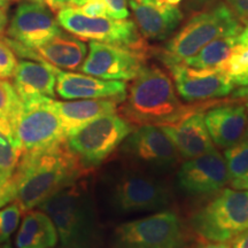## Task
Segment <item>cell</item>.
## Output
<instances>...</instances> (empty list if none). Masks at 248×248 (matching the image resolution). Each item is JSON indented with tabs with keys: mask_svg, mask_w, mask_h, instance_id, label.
I'll return each instance as SVG.
<instances>
[{
	"mask_svg": "<svg viewBox=\"0 0 248 248\" xmlns=\"http://www.w3.org/2000/svg\"><path fill=\"white\" fill-rule=\"evenodd\" d=\"M219 69L230 77L238 76L248 70V46L237 43Z\"/></svg>",
	"mask_w": 248,
	"mask_h": 248,
	"instance_id": "f1b7e54d",
	"label": "cell"
},
{
	"mask_svg": "<svg viewBox=\"0 0 248 248\" xmlns=\"http://www.w3.org/2000/svg\"><path fill=\"white\" fill-rule=\"evenodd\" d=\"M13 79L14 88L22 101L38 97L54 98L57 75L54 67L47 62L20 61Z\"/></svg>",
	"mask_w": 248,
	"mask_h": 248,
	"instance_id": "44dd1931",
	"label": "cell"
},
{
	"mask_svg": "<svg viewBox=\"0 0 248 248\" xmlns=\"http://www.w3.org/2000/svg\"><path fill=\"white\" fill-rule=\"evenodd\" d=\"M37 208L47 214L58 232L59 248H100L102 232L92 195L73 184Z\"/></svg>",
	"mask_w": 248,
	"mask_h": 248,
	"instance_id": "3957f363",
	"label": "cell"
},
{
	"mask_svg": "<svg viewBox=\"0 0 248 248\" xmlns=\"http://www.w3.org/2000/svg\"><path fill=\"white\" fill-rule=\"evenodd\" d=\"M193 248H231L230 241H206L198 244Z\"/></svg>",
	"mask_w": 248,
	"mask_h": 248,
	"instance_id": "d590c367",
	"label": "cell"
},
{
	"mask_svg": "<svg viewBox=\"0 0 248 248\" xmlns=\"http://www.w3.org/2000/svg\"><path fill=\"white\" fill-rule=\"evenodd\" d=\"M88 55V45L76 36L61 31L44 45L33 49V60L44 61L59 69L77 70Z\"/></svg>",
	"mask_w": 248,
	"mask_h": 248,
	"instance_id": "7402d4cb",
	"label": "cell"
},
{
	"mask_svg": "<svg viewBox=\"0 0 248 248\" xmlns=\"http://www.w3.org/2000/svg\"><path fill=\"white\" fill-rule=\"evenodd\" d=\"M147 54L124 46L91 42L89 53L79 67L86 75L107 80H132L145 66Z\"/></svg>",
	"mask_w": 248,
	"mask_h": 248,
	"instance_id": "7c38bea8",
	"label": "cell"
},
{
	"mask_svg": "<svg viewBox=\"0 0 248 248\" xmlns=\"http://www.w3.org/2000/svg\"><path fill=\"white\" fill-rule=\"evenodd\" d=\"M121 154L136 168L161 172L173 168L181 161L177 148L156 125H141L133 129L121 144Z\"/></svg>",
	"mask_w": 248,
	"mask_h": 248,
	"instance_id": "8fae6325",
	"label": "cell"
},
{
	"mask_svg": "<svg viewBox=\"0 0 248 248\" xmlns=\"http://www.w3.org/2000/svg\"><path fill=\"white\" fill-rule=\"evenodd\" d=\"M129 5L141 36L150 40L167 39L177 29L184 17L178 6L162 0L154 4H140L136 0H130Z\"/></svg>",
	"mask_w": 248,
	"mask_h": 248,
	"instance_id": "d6986e66",
	"label": "cell"
},
{
	"mask_svg": "<svg viewBox=\"0 0 248 248\" xmlns=\"http://www.w3.org/2000/svg\"><path fill=\"white\" fill-rule=\"evenodd\" d=\"M231 79L234 86H248V70L240 75L231 77Z\"/></svg>",
	"mask_w": 248,
	"mask_h": 248,
	"instance_id": "ab89813d",
	"label": "cell"
},
{
	"mask_svg": "<svg viewBox=\"0 0 248 248\" xmlns=\"http://www.w3.org/2000/svg\"><path fill=\"white\" fill-rule=\"evenodd\" d=\"M238 36L218 37L203 46L198 53L185 59L181 63L198 69L219 68L230 55L233 46L237 44Z\"/></svg>",
	"mask_w": 248,
	"mask_h": 248,
	"instance_id": "d4e9b609",
	"label": "cell"
},
{
	"mask_svg": "<svg viewBox=\"0 0 248 248\" xmlns=\"http://www.w3.org/2000/svg\"><path fill=\"white\" fill-rule=\"evenodd\" d=\"M133 130L131 123L116 114L92 121L66 138V145L83 169L106 161Z\"/></svg>",
	"mask_w": 248,
	"mask_h": 248,
	"instance_id": "ba28073f",
	"label": "cell"
},
{
	"mask_svg": "<svg viewBox=\"0 0 248 248\" xmlns=\"http://www.w3.org/2000/svg\"><path fill=\"white\" fill-rule=\"evenodd\" d=\"M12 1H13V0H0V8L8 7V5L11 4Z\"/></svg>",
	"mask_w": 248,
	"mask_h": 248,
	"instance_id": "b9f144b4",
	"label": "cell"
},
{
	"mask_svg": "<svg viewBox=\"0 0 248 248\" xmlns=\"http://www.w3.org/2000/svg\"><path fill=\"white\" fill-rule=\"evenodd\" d=\"M231 248H248V229L231 240Z\"/></svg>",
	"mask_w": 248,
	"mask_h": 248,
	"instance_id": "e575fe53",
	"label": "cell"
},
{
	"mask_svg": "<svg viewBox=\"0 0 248 248\" xmlns=\"http://www.w3.org/2000/svg\"><path fill=\"white\" fill-rule=\"evenodd\" d=\"M160 128L177 148L182 159H193L215 150L204 123V110L192 111L178 122Z\"/></svg>",
	"mask_w": 248,
	"mask_h": 248,
	"instance_id": "e0dca14e",
	"label": "cell"
},
{
	"mask_svg": "<svg viewBox=\"0 0 248 248\" xmlns=\"http://www.w3.org/2000/svg\"><path fill=\"white\" fill-rule=\"evenodd\" d=\"M23 210L16 201L0 208V245L8 241L17 229Z\"/></svg>",
	"mask_w": 248,
	"mask_h": 248,
	"instance_id": "83f0119b",
	"label": "cell"
},
{
	"mask_svg": "<svg viewBox=\"0 0 248 248\" xmlns=\"http://www.w3.org/2000/svg\"><path fill=\"white\" fill-rule=\"evenodd\" d=\"M108 11V17L123 20L129 17L128 0H104Z\"/></svg>",
	"mask_w": 248,
	"mask_h": 248,
	"instance_id": "4dcf8cb0",
	"label": "cell"
},
{
	"mask_svg": "<svg viewBox=\"0 0 248 248\" xmlns=\"http://www.w3.org/2000/svg\"><path fill=\"white\" fill-rule=\"evenodd\" d=\"M48 97L22 101L14 126L22 155L36 154L66 141L61 121Z\"/></svg>",
	"mask_w": 248,
	"mask_h": 248,
	"instance_id": "30bf717a",
	"label": "cell"
},
{
	"mask_svg": "<svg viewBox=\"0 0 248 248\" xmlns=\"http://www.w3.org/2000/svg\"><path fill=\"white\" fill-rule=\"evenodd\" d=\"M57 75L55 91L64 100L78 99H115L121 104L126 97V83L124 80H107L98 77L64 71L54 67Z\"/></svg>",
	"mask_w": 248,
	"mask_h": 248,
	"instance_id": "2e32d148",
	"label": "cell"
},
{
	"mask_svg": "<svg viewBox=\"0 0 248 248\" xmlns=\"http://www.w3.org/2000/svg\"><path fill=\"white\" fill-rule=\"evenodd\" d=\"M164 2H168L170 5H175V6H178L179 2L182 1V0H162Z\"/></svg>",
	"mask_w": 248,
	"mask_h": 248,
	"instance_id": "ee69618b",
	"label": "cell"
},
{
	"mask_svg": "<svg viewBox=\"0 0 248 248\" xmlns=\"http://www.w3.org/2000/svg\"><path fill=\"white\" fill-rule=\"evenodd\" d=\"M107 200L120 215L156 213L172 202L170 187L162 179L136 167L120 169L108 183Z\"/></svg>",
	"mask_w": 248,
	"mask_h": 248,
	"instance_id": "5b68a950",
	"label": "cell"
},
{
	"mask_svg": "<svg viewBox=\"0 0 248 248\" xmlns=\"http://www.w3.org/2000/svg\"><path fill=\"white\" fill-rule=\"evenodd\" d=\"M193 230L206 241H231L248 229V191L224 188L192 219Z\"/></svg>",
	"mask_w": 248,
	"mask_h": 248,
	"instance_id": "52a82bcc",
	"label": "cell"
},
{
	"mask_svg": "<svg viewBox=\"0 0 248 248\" xmlns=\"http://www.w3.org/2000/svg\"><path fill=\"white\" fill-rule=\"evenodd\" d=\"M119 104L121 102L115 99H78L74 101L51 99V105L61 121L66 138L99 117L116 114Z\"/></svg>",
	"mask_w": 248,
	"mask_h": 248,
	"instance_id": "ffe728a7",
	"label": "cell"
},
{
	"mask_svg": "<svg viewBox=\"0 0 248 248\" xmlns=\"http://www.w3.org/2000/svg\"><path fill=\"white\" fill-rule=\"evenodd\" d=\"M229 182L224 156L216 150L186 160L177 172L178 188L190 197L217 193Z\"/></svg>",
	"mask_w": 248,
	"mask_h": 248,
	"instance_id": "5bb4252c",
	"label": "cell"
},
{
	"mask_svg": "<svg viewBox=\"0 0 248 248\" xmlns=\"http://www.w3.org/2000/svg\"><path fill=\"white\" fill-rule=\"evenodd\" d=\"M54 223L43 210L26 213L15 239L16 248H53L58 245Z\"/></svg>",
	"mask_w": 248,
	"mask_h": 248,
	"instance_id": "603a6c76",
	"label": "cell"
},
{
	"mask_svg": "<svg viewBox=\"0 0 248 248\" xmlns=\"http://www.w3.org/2000/svg\"><path fill=\"white\" fill-rule=\"evenodd\" d=\"M245 106H246V109H247V114H248V101L244 102ZM244 140H248V123H247V129H246V133H245V137H244Z\"/></svg>",
	"mask_w": 248,
	"mask_h": 248,
	"instance_id": "f6af8a7d",
	"label": "cell"
},
{
	"mask_svg": "<svg viewBox=\"0 0 248 248\" xmlns=\"http://www.w3.org/2000/svg\"><path fill=\"white\" fill-rule=\"evenodd\" d=\"M21 154L14 123L9 120H0V185L13 182Z\"/></svg>",
	"mask_w": 248,
	"mask_h": 248,
	"instance_id": "cb8c5ba5",
	"label": "cell"
},
{
	"mask_svg": "<svg viewBox=\"0 0 248 248\" xmlns=\"http://www.w3.org/2000/svg\"><path fill=\"white\" fill-rule=\"evenodd\" d=\"M223 156L228 168L230 182L248 172V140L243 139L233 146L225 148Z\"/></svg>",
	"mask_w": 248,
	"mask_h": 248,
	"instance_id": "484cf974",
	"label": "cell"
},
{
	"mask_svg": "<svg viewBox=\"0 0 248 248\" xmlns=\"http://www.w3.org/2000/svg\"><path fill=\"white\" fill-rule=\"evenodd\" d=\"M84 0H44V5L52 13H58L63 8L69 7H79L82 6Z\"/></svg>",
	"mask_w": 248,
	"mask_h": 248,
	"instance_id": "d6a6232c",
	"label": "cell"
},
{
	"mask_svg": "<svg viewBox=\"0 0 248 248\" xmlns=\"http://www.w3.org/2000/svg\"><path fill=\"white\" fill-rule=\"evenodd\" d=\"M17 58L13 48L6 40L0 39V79H8L14 76L17 68Z\"/></svg>",
	"mask_w": 248,
	"mask_h": 248,
	"instance_id": "f546056e",
	"label": "cell"
},
{
	"mask_svg": "<svg viewBox=\"0 0 248 248\" xmlns=\"http://www.w3.org/2000/svg\"><path fill=\"white\" fill-rule=\"evenodd\" d=\"M83 170L66 141L40 153L22 155L13 177L14 201L23 213L35 209L59 191L75 184Z\"/></svg>",
	"mask_w": 248,
	"mask_h": 248,
	"instance_id": "7a4b0ae2",
	"label": "cell"
},
{
	"mask_svg": "<svg viewBox=\"0 0 248 248\" xmlns=\"http://www.w3.org/2000/svg\"><path fill=\"white\" fill-rule=\"evenodd\" d=\"M137 2H140V4H154V2L159 1V0H136Z\"/></svg>",
	"mask_w": 248,
	"mask_h": 248,
	"instance_id": "7bdbcfd3",
	"label": "cell"
},
{
	"mask_svg": "<svg viewBox=\"0 0 248 248\" xmlns=\"http://www.w3.org/2000/svg\"><path fill=\"white\" fill-rule=\"evenodd\" d=\"M61 31L57 18L44 4L24 1L15 9L6 32L14 42L36 49Z\"/></svg>",
	"mask_w": 248,
	"mask_h": 248,
	"instance_id": "9a60e30c",
	"label": "cell"
},
{
	"mask_svg": "<svg viewBox=\"0 0 248 248\" xmlns=\"http://www.w3.org/2000/svg\"><path fill=\"white\" fill-rule=\"evenodd\" d=\"M8 27V12L7 7L0 8V39L5 35Z\"/></svg>",
	"mask_w": 248,
	"mask_h": 248,
	"instance_id": "8d00e7d4",
	"label": "cell"
},
{
	"mask_svg": "<svg viewBox=\"0 0 248 248\" xmlns=\"http://www.w3.org/2000/svg\"><path fill=\"white\" fill-rule=\"evenodd\" d=\"M226 5L241 24L248 27V0H226Z\"/></svg>",
	"mask_w": 248,
	"mask_h": 248,
	"instance_id": "1f68e13d",
	"label": "cell"
},
{
	"mask_svg": "<svg viewBox=\"0 0 248 248\" xmlns=\"http://www.w3.org/2000/svg\"><path fill=\"white\" fill-rule=\"evenodd\" d=\"M232 100H240L246 102L248 101V86H240L239 89L232 91Z\"/></svg>",
	"mask_w": 248,
	"mask_h": 248,
	"instance_id": "f35d334b",
	"label": "cell"
},
{
	"mask_svg": "<svg viewBox=\"0 0 248 248\" xmlns=\"http://www.w3.org/2000/svg\"><path fill=\"white\" fill-rule=\"evenodd\" d=\"M244 26L232 13L225 2H218L213 7L194 14L187 23L166 43L157 57L167 67L181 63L192 57L203 46L218 37L238 36Z\"/></svg>",
	"mask_w": 248,
	"mask_h": 248,
	"instance_id": "277c9868",
	"label": "cell"
},
{
	"mask_svg": "<svg viewBox=\"0 0 248 248\" xmlns=\"http://www.w3.org/2000/svg\"><path fill=\"white\" fill-rule=\"evenodd\" d=\"M57 21L61 28L79 39L124 46L148 53V46L137 26L128 18L88 16L78 8L69 7L58 12Z\"/></svg>",
	"mask_w": 248,
	"mask_h": 248,
	"instance_id": "9c48e42d",
	"label": "cell"
},
{
	"mask_svg": "<svg viewBox=\"0 0 248 248\" xmlns=\"http://www.w3.org/2000/svg\"><path fill=\"white\" fill-rule=\"evenodd\" d=\"M15 200V186L14 183L6 185H0V208L6 204L13 202Z\"/></svg>",
	"mask_w": 248,
	"mask_h": 248,
	"instance_id": "836d02e7",
	"label": "cell"
},
{
	"mask_svg": "<svg viewBox=\"0 0 248 248\" xmlns=\"http://www.w3.org/2000/svg\"><path fill=\"white\" fill-rule=\"evenodd\" d=\"M230 186L235 190H247L248 191V172L241 177L233 179L230 182Z\"/></svg>",
	"mask_w": 248,
	"mask_h": 248,
	"instance_id": "74e56055",
	"label": "cell"
},
{
	"mask_svg": "<svg viewBox=\"0 0 248 248\" xmlns=\"http://www.w3.org/2000/svg\"><path fill=\"white\" fill-rule=\"evenodd\" d=\"M107 248H190L185 226L171 210L122 223Z\"/></svg>",
	"mask_w": 248,
	"mask_h": 248,
	"instance_id": "8992f818",
	"label": "cell"
},
{
	"mask_svg": "<svg viewBox=\"0 0 248 248\" xmlns=\"http://www.w3.org/2000/svg\"><path fill=\"white\" fill-rule=\"evenodd\" d=\"M204 123L212 141L219 148H229L245 137L248 114L245 105H216L204 111Z\"/></svg>",
	"mask_w": 248,
	"mask_h": 248,
	"instance_id": "ac0fdd59",
	"label": "cell"
},
{
	"mask_svg": "<svg viewBox=\"0 0 248 248\" xmlns=\"http://www.w3.org/2000/svg\"><path fill=\"white\" fill-rule=\"evenodd\" d=\"M237 43L243 44L245 46H248V27L244 28V30L238 35L237 37Z\"/></svg>",
	"mask_w": 248,
	"mask_h": 248,
	"instance_id": "60d3db41",
	"label": "cell"
},
{
	"mask_svg": "<svg viewBox=\"0 0 248 248\" xmlns=\"http://www.w3.org/2000/svg\"><path fill=\"white\" fill-rule=\"evenodd\" d=\"M13 1H21V0H13ZM28 1H32V2H40V4H44V0H28Z\"/></svg>",
	"mask_w": 248,
	"mask_h": 248,
	"instance_id": "bcb514c9",
	"label": "cell"
},
{
	"mask_svg": "<svg viewBox=\"0 0 248 248\" xmlns=\"http://www.w3.org/2000/svg\"><path fill=\"white\" fill-rule=\"evenodd\" d=\"M168 68L179 97L187 102L224 98L234 90L231 77L219 68L198 69L184 63L171 64Z\"/></svg>",
	"mask_w": 248,
	"mask_h": 248,
	"instance_id": "4fadbf2b",
	"label": "cell"
},
{
	"mask_svg": "<svg viewBox=\"0 0 248 248\" xmlns=\"http://www.w3.org/2000/svg\"><path fill=\"white\" fill-rule=\"evenodd\" d=\"M210 104L184 106L168 73L160 67L145 64L129 86L121 114L135 125L162 126L178 122L192 111L208 109Z\"/></svg>",
	"mask_w": 248,
	"mask_h": 248,
	"instance_id": "6da1fadb",
	"label": "cell"
},
{
	"mask_svg": "<svg viewBox=\"0 0 248 248\" xmlns=\"http://www.w3.org/2000/svg\"><path fill=\"white\" fill-rule=\"evenodd\" d=\"M198 1H200V2H207V1H210V0H198Z\"/></svg>",
	"mask_w": 248,
	"mask_h": 248,
	"instance_id": "7dc6e473",
	"label": "cell"
},
{
	"mask_svg": "<svg viewBox=\"0 0 248 248\" xmlns=\"http://www.w3.org/2000/svg\"><path fill=\"white\" fill-rule=\"evenodd\" d=\"M22 107V100L18 97L14 85L8 80L0 79V120H15Z\"/></svg>",
	"mask_w": 248,
	"mask_h": 248,
	"instance_id": "4316f807",
	"label": "cell"
}]
</instances>
